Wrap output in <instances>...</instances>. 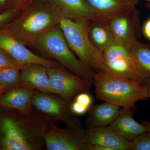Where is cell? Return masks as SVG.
<instances>
[{
	"label": "cell",
	"mask_w": 150,
	"mask_h": 150,
	"mask_svg": "<svg viewBox=\"0 0 150 150\" xmlns=\"http://www.w3.org/2000/svg\"><path fill=\"white\" fill-rule=\"evenodd\" d=\"M64 18L52 0H42L27 6L6 28L25 46H32L60 24Z\"/></svg>",
	"instance_id": "1"
},
{
	"label": "cell",
	"mask_w": 150,
	"mask_h": 150,
	"mask_svg": "<svg viewBox=\"0 0 150 150\" xmlns=\"http://www.w3.org/2000/svg\"><path fill=\"white\" fill-rule=\"evenodd\" d=\"M93 84L98 99L120 108L135 107L138 101L150 98L144 85L103 71L95 73Z\"/></svg>",
	"instance_id": "2"
},
{
	"label": "cell",
	"mask_w": 150,
	"mask_h": 150,
	"mask_svg": "<svg viewBox=\"0 0 150 150\" xmlns=\"http://www.w3.org/2000/svg\"><path fill=\"white\" fill-rule=\"evenodd\" d=\"M45 56L54 59L75 75L93 83L95 73L75 56L58 25L32 46Z\"/></svg>",
	"instance_id": "3"
},
{
	"label": "cell",
	"mask_w": 150,
	"mask_h": 150,
	"mask_svg": "<svg viewBox=\"0 0 150 150\" xmlns=\"http://www.w3.org/2000/svg\"><path fill=\"white\" fill-rule=\"evenodd\" d=\"M87 23L85 21H76L64 18L59 25L68 45L78 59L93 71H103L102 54L94 48L90 41Z\"/></svg>",
	"instance_id": "4"
},
{
	"label": "cell",
	"mask_w": 150,
	"mask_h": 150,
	"mask_svg": "<svg viewBox=\"0 0 150 150\" xmlns=\"http://www.w3.org/2000/svg\"><path fill=\"white\" fill-rule=\"evenodd\" d=\"M103 70L111 74L144 85L150 77L137 62L131 47L115 40L102 53Z\"/></svg>",
	"instance_id": "5"
},
{
	"label": "cell",
	"mask_w": 150,
	"mask_h": 150,
	"mask_svg": "<svg viewBox=\"0 0 150 150\" xmlns=\"http://www.w3.org/2000/svg\"><path fill=\"white\" fill-rule=\"evenodd\" d=\"M51 91L69 102L75 95L90 90L91 82L80 77L61 66L47 69Z\"/></svg>",
	"instance_id": "6"
},
{
	"label": "cell",
	"mask_w": 150,
	"mask_h": 150,
	"mask_svg": "<svg viewBox=\"0 0 150 150\" xmlns=\"http://www.w3.org/2000/svg\"><path fill=\"white\" fill-rule=\"evenodd\" d=\"M108 22L115 40L131 47L141 38L140 12L136 6L113 16Z\"/></svg>",
	"instance_id": "7"
},
{
	"label": "cell",
	"mask_w": 150,
	"mask_h": 150,
	"mask_svg": "<svg viewBox=\"0 0 150 150\" xmlns=\"http://www.w3.org/2000/svg\"><path fill=\"white\" fill-rule=\"evenodd\" d=\"M9 32L6 28H0V47L13 56L20 64H37L52 69L61 65L54 60L44 59L34 54Z\"/></svg>",
	"instance_id": "8"
},
{
	"label": "cell",
	"mask_w": 150,
	"mask_h": 150,
	"mask_svg": "<svg viewBox=\"0 0 150 150\" xmlns=\"http://www.w3.org/2000/svg\"><path fill=\"white\" fill-rule=\"evenodd\" d=\"M85 130L71 124L66 130H52L45 136L49 150H89V144L84 142Z\"/></svg>",
	"instance_id": "9"
},
{
	"label": "cell",
	"mask_w": 150,
	"mask_h": 150,
	"mask_svg": "<svg viewBox=\"0 0 150 150\" xmlns=\"http://www.w3.org/2000/svg\"><path fill=\"white\" fill-rule=\"evenodd\" d=\"M84 142L91 145L102 146L110 150H130L131 142L123 139L109 126L87 128Z\"/></svg>",
	"instance_id": "10"
},
{
	"label": "cell",
	"mask_w": 150,
	"mask_h": 150,
	"mask_svg": "<svg viewBox=\"0 0 150 150\" xmlns=\"http://www.w3.org/2000/svg\"><path fill=\"white\" fill-rule=\"evenodd\" d=\"M136 109V107L122 108L117 118L108 126L120 137L129 141L149 132L144 125L134 119Z\"/></svg>",
	"instance_id": "11"
},
{
	"label": "cell",
	"mask_w": 150,
	"mask_h": 150,
	"mask_svg": "<svg viewBox=\"0 0 150 150\" xmlns=\"http://www.w3.org/2000/svg\"><path fill=\"white\" fill-rule=\"evenodd\" d=\"M48 68L37 64L22 65L20 69V85L43 93H52Z\"/></svg>",
	"instance_id": "12"
},
{
	"label": "cell",
	"mask_w": 150,
	"mask_h": 150,
	"mask_svg": "<svg viewBox=\"0 0 150 150\" xmlns=\"http://www.w3.org/2000/svg\"><path fill=\"white\" fill-rule=\"evenodd\" d=\"M52 1L61 11L65 18L76 21H87L96 19L107 18L96 11L86 0Z\"/></svg>",
	"instance_id": "13"
},
{
	"label": "cell",
	"mask_w": 150,
	"mask_h": 150,
	"mask_svg": "<svg viewBox=\"0 0 150 150\" xmlns=\"http://www.w3.org/2000/svg\"><path fill=\"white\" fill-rule=\"evenodd\" d=\"M108 19H96L89 21L87 23L88 35L90 41L94 48L102 54L115 40Z\"/></svg>",
	"instance_id": "14"
},
{
	"label": "cell",
	"mask_w": 150,
	"mask_h": 150,
	"mask_svg": "<svg viewBox=\"0 0 150 150\" xmlns=\"http://www.w3.org/2000/svg\"><path fill=\"white\" fill-rule=\"evenodd\" d=\"M3 134L1 145L6 150H29L32 149L18 125L11 118H5L1 124Z\"/></svg>",
	"instance_id": "15"
},
{
	"label": "cell",
	"mask_w": 150,
	"mask_h": 150,
	"mask_svg": "<svg viewBox=\"0 0 150 150\" xmlns=\"http://www.w3.org/2000/svg\"><path fill=\"white\" fill-rule=\"evenodd\" d=\"M121 108L104 102L92 105L87 119V128L109 126L116 119Z\"/></svg>",
	"instance_id": "16"
},
{
	"label": "cell",
	"mask_w": 150,
	"mask_h": 150,
	"mask_svg": "<svg viewBox=\"0 0 150 150\" xmlns=\"http://www.w3.org/2000/svg\"><path fill=\"white\" fill-rule=\"evenodd\" d=\"M31 103L37 109L48 115L57 116L70 122L69 111L64 103L53 98L37 93L33 95Z\"/></svg>",
	"instance_id": "17"
},
{
	"label": "cell",
	"mask_w": 150,
	"mask_h": 150,
	"mask_svg": "<svg viewBox=\"0 0 150 150\" xmlns=\"http://www.w3.org/2000/svg\"><path fill=\"white\" fill-rule=\"evenodd\" d=\"M33 93L31 89L21 86L6 93L0 98V105L8 109L24 111L31 102Z\"/></svg>",
	"instance_id": "18"
},
{
	"label": "cell",
	"mask_w": 150,
	"mask_h": 150,
	"mask_svg": "<svg viewBox=\"0 0 150 150\" xmlns=\"http://www.w3.org/2000/svg\"><path fill=\"white\" fill-rule=\"evenodd\" d=\"M98 13L109 19L116 14L136 6L138 1L129 0H86Z\"/></svg>",
	"instance_id": "19"
},
{
	"label": "cell",
	"mask_w": 150,
	"mask_h": 150,
	"mask_svg": "<svg viewBox=\"0 0 150 150\" xmlns=\"http://www.w3.org/2000/svg\"><path fill=\"white\" fill-rule=\"evenodd\" d=\"M131 48L140 67L150 77V44L139 40Z\"/></svg>",
	"instance_id": "20"
},
{
	"label": "cell",
	"mask_w": 150,
	"mask_h": 150,
	"mask_svg": "<svg viewBox=\"0 0 150 150\" xmlns=\"http://www.w3.org/2000/svg\"><path fill=\"white\" fill-rule=\"evenodd\" d=\"M20 69L11 67L0 70V86L7 90L20 85Z\"/></svg>",
	"instance_id": "21"
},
{
	"label": "cell",
	"mask_w": 150,
	"mask_h": 150,
	"mask_svg": "<svg viewBox=\"0 0 150 150\" xmlns=\"http://www.w3.org/2000/svg\"><path fill=\"white\" fill-rule=\"evenodd\" d=\"M130 142V150H150V132L139 135Z\"/></svg>",
	"instance_id": "22"
},
{
	"label": "cell",
	"mask_w": 150,
	"mask_h": 150,
	"mask_svg": "<svg viewBox=\"0 0 150 150\" xmlns=\"http://www.w3.org/2000/svg\"><path fill=\"white\" fill-rule=\"evenodd\" d=\"M21 67L13 56L0 47V70L8 67Z\"/></svg>",
	"instance_id": "23"
},
{
	"label": "cell",
	"mask_w": 150,
	"mask_h": 150,
	"mask_svg": "<svg viewBox=\"0 0 150 150\" xmlns=\"http://www.w3.org/2000/svg\"><path fill=\"white\" fill-rule=\"evenodd\" d=\"M17 14L10 9L0 13V28L6 27L13 20Z\"/></svg>",
	"instance_id": "24"
},
{
	"label": "cell",
	"mask_w": 150,
	"mask_h": 150,
	"mask_svg": "<svg viewBox=\"0 0 150 150\" xmlns=\"http://www.w3.org/2000/svg\"><path fill=\"white\" fill-rule=\"evenodd\" d=\"M32 0H11L10 8L9 9L18 13L32 3Z\"/></svg>",
	"instance_id": "25"
},
{
	"label": "cell",
	"mask_w": 150,
	"mask_h": 150,
	"mask_svg": "<svg viewBox=\"0 0 150 150\" xmlns=\"http://www.w3.org/2000/svg\"><path fill=\"white\" fill-rule=\"evenodd\" d=\"M86 92H83V93L79 94L76 97L75 100L90 108L92 105L93 98L91 95Z\"/></svg>",
	"instance_id": "26"
},
{
	"label": "cell",
	"mask_w": 150,
	"mask_h": 150,
	"mask_svg": "<svg viewBox=\"0 0 150 150\" xmlns=\"http://www.w3.org/2000/svg\"><path fill=\"white\" fill-rule=\"evenodd\" d=\"M90 108L75 100L71 106V110L75 114L78 115H82L85 114Z\"/></svg>",
	"instance_id": "27"
},
{
	"label": "cell",
	"mask_w": 150,
	"mask_h": 150,
	"mask_svg": "<svg viewBox=\"0 0 150 150\" xmlns=\"http://www.w3.org/2000/svg\"><path fill=\"white\" fill-rule=\"evenodd\" d=\"M142 32L145 37L150 41V18L145 22L142 28Z\"/></svg>",
	"instance_id": "28"
},
{
	"label": "cell",
	"mask_w": 150,
	"mask_h": 150,
	"mask_svg": "<svg viewBox=\"0 0 150 150\" xmlns=\"http://www.w3.org/2000/svg\"><path fill=\"white\" fill-rule=\"evenodd\" d=\"M144 86L146 87L150 98V77L146 81V83L144 84Z\"/></svg>",
	"instance_id": "29"
},
{
	"label": "cell",
	"mask_w": 150,
	"mask_h": 150,
	"mask_svg": "<svg viewBox=\"0 0 150 150\" xmlns=\"http://www.w3.org/2000/svg\"><path fill=\"white\" fill-rule=\"evenodd\" d=\"M142 124L144 125L146 127L149 132H150V122L148 121V120H144L142 122Z\"/></svg>",
	"instance_id": "30"
},
{
	"label": "cell",
	"mask_w": 150,
	"mask_h": 150,
	"mask_svg": "<svg viewBox=\"0 0 150 150\" xmlns=\"http://www.w3.org/2000/svg\"><path fill=\"white\" fill-rule=\"evenodd\" d=\"M7 0H0V7H3L5 5Z\"/></svg>",
	"instance_id": "31"
},
{
	"label": "cell",
	"mask_w": 150,
	"mask_h": 150,
	"mask_svg": "<svg viewBox=\"0 0 150 150\" xmlns=\"http://www.w3.org/2000/svg\"><path fill=\"white\" fill-rule=\"evenodd\" d=\"M7 90L6 89L0 86V95L2 94L4 92H5Z\"/></svg>",
	"instance_id": "32"
},
{
	"label": "cell",
	"mask_w": 150,
	"mask_h": 150,
	"mask_svg": "<svg viewBox=\"0 0 150 150\" xmlns=\"http://www.w3.org/2000/svg\"><path fill=\"white\" fill-rule=\"evenodd\" d=\"M129 1H138L139 0H129ZM145 1H147L149 2V6L150 7V0H145Z\"/></svg>",
	"instance_id": "33"
}]
</instances>
